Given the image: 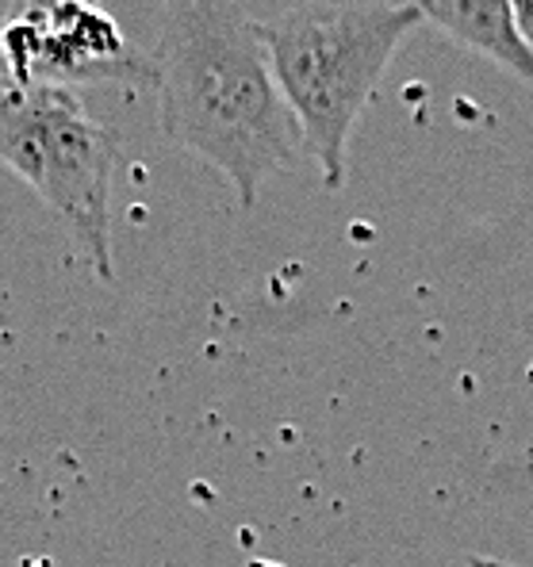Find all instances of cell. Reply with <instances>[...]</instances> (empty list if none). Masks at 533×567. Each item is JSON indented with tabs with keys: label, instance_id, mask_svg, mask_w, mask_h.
<instances>
[{
	"label": "cell",
	"instance_id": "1",
	"mask_svg": "<svg viewBox=\"0 0 533 567\" xmlns=\"http://www.w3.org/2000/svg\"><path fill=\"white\" fill-rule=\"evenodd\" d=\"M150 58L162 135L215 165L246 212L269 173L307 157L262 20L235 0H165Z\"/></svg>",
	"mask_w": 533,
	"mask_h": 567
},
{
	"label": "cell",
	"instance_id": "3",
	"mask_svg": "<svg viewBox=\"0 0 533 567\" xmlns=\"http://www.w3.org/2000/svg\"><path fill=\"white\" fill-rule=\"evenodd\" d=\"M120 135L85 112L73 89L0 78V162L65 223L104 284L112 261V173Z\"/></svg>",
	"mask_w": 533,
	"mask_h": 567
},
{
	"label": "cell",
	"instance_id": "5",
	"mask_svg": "<svg viewBox=\"0 0 533 567\" xmlns=\"http://www.w3.org/2000/svg\"><path fill=\"white\" fill-rule=\"evenodd\" d=\"M411 4L441 35L491 58L506 73L533 85V50L522 43L511 0H411Z\"/></svg>",
	"mask_w": 533,
	"mask_h": 567
},
{
	"label": "cell",
	"instance_id": "7",
	"mask_svg": "<svg viewBox=\"0 0 533 567\" xmlns=\"http://www.w3.org/2000/svg\"><path fill=\"white\" fill-rule=\"evenodd\" d=\"M469 567H522V564H506L495 560V556H469Z\"/></svg>",
	"mask_w": 533,
	"mask_h": 567
},
{
	"label": "cell",
	"instance_id": "4",
	"mask_svg": "<svg viewBox=\"0 0 533 567\" xmlns=\"http://www.w3.org/2000/svg\"><path fill=\"white\" fill-rule=\"evenodd\" d=\"M0 58L16 85L154 89V58L123 35L100 0H12Z\"/></svg>",
	"mask_w": 533,
	"mask_h": 567
},
{
	"label": "cell",
	"instance_id": "2",
	"mask_svg": "<svg viewBox=\"0 0 533 567\" xmlns=\"http://www.w3.org/2000/svg\"><path fill=\"white\" fill-rule=\"evenodd\" d=\"M422 23L414 4H299L262 20L273 73L304 131V150L322 169V185H346V150L388 62Z\"/></svg>",
	"mask_w": 533,
	"mask_h": 567
},
{
	"label": "cell",
	"instance_id": "6",
	"mask_svg": "<svg viewBox=\"0 0 533 567\" xmlns=\"http://www.w3.org/2000/svg\"><path fill=\"white\" fill-rule=\"evenodd\" d=\"M511 8H514V23H519L522 43L533 50V0H511Z\"/></svg>",
	"mask_w": 533,
	"mask_h": 567
}]
</instances>
